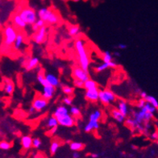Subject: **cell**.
Wrapping results in <instances>:
<instances>
[{"label": "cell", "mask_w": 158, "mask_h": 158, "mask_svg": "<svg viewBox=\"0 0 158 158\" xmlns=\"http://www.w3.org/2000/svg\"><path fill=\"white\" fill-rule=\"evenodd\" d=\"M53 116L57 119L60 126L64 127H72L74 126V118L69 114V108L65 105L57 106L53 112Z\"/></svg>", "instance_id": "cell-1"}, {"label": "cell", "mask_w": 158, "mask_h": 158, "mask_svg": "<svg viewBox=\"0 0 158 158\" xmlns=\"http://www.w3.org/2000/svg\"><path fill=\"white\" fill-rule=\"evenodd\" d=\"M75 49H76V52L78 56V61L80 64V67L82 68L84 70L88 71V69L89 67V57L88 55L87 50L85 48V42L82 39L76 40L75 41Z\"/></svg>", "instance_id": "cell-2"}, {"label": "cell", "mask_w": 158, "mask_h": 158, "mask_svg": "<svg viewBox=\"0 0 158 158\" xmlns=\"http://www.w3.org/2000/svg\"><path fill=\"white\" fill-rule=\"evenodd\" d=\"M38 19H40L44 21L45 24L54 25L60 21V16L58 14L52 9L48 7H42L39 9L37 11Z\"/></svg>", "instance_id": "cell-3"}, {"label": "cell", "mask_w": 158, "mask_h": 158, "mask_svg": "<svg viewBox=\"0 0 158 158\" xmlns=\"http://www.w3.org/2000/svg\"><path fill=\"white\" fill-rule=\"evenodd\" d=\"M19 16L23 19L27 25H33L35 22L37 20V12L33 8L26 6L21 9L19 13Z\"/></svg>", "instance_id": "cell-4"}, {"label": "cell", "mask_w": 158, "mask_h": 158, "mask_svg": "<svg viewBox=\"0 0 158 158\" xmlns=\"http://www.w3.org/2000/svg\"><path fill=\"white\" fill-rule=\"evenodd\" d=\"M18 31L16 28L14 27L12 25H7L3 30V43L6 47H10L13 45L17 36Z\"/></svg>", "instance_id": "cell-5"}, {"label": "cell", "mask_w": 158, "mask_h": 158, "mask_svg": "<svg viewBox=\"0 0 158 158\" xmlns=\"http://www.w3.org/2000/svg\"><path fill=\"white\" fill-rule=\"evenodd\" d=\"M98 100L105 106H109L116 100V96L110 89H99Z\"/></svg>", "instance_id": "cell-6"}, {"label": "cell", "mask_w": 158, "mask_h": 158, "mask_svg": "<svg viewBox=\"0 0 158 158\" xmlns=\"http://www.w3.org/2000/svg\"><path fill=\"white\" fill-rule=\"evenodd\" d=\"M154 116V114L148 112L144 107L139 109V111H135L133 113V118L138 124H142L143 123H148Z\"/></svg>", "instance_id": "cell-7"}, {"label": "cell", "mask_w": 158, "mask_h": 158, "mask_svg": "<svg viewBox=\"0 0 158 158\" xmlns=\"http://www.w3.org/2000/svg\"><path fill=\"white\" fill-rule=\"evenodd\" d=\"M47 35H48V27L44 25L39 30L35 31V33L32 35V40L36 44H41L45 42Z\"/></svg>", "instance_id": "cell-8"}, {"label": "cell", "mask_w": 158, "mask_h": 158, "mask_svg": "<svg viewBox=\"0 0 158 158\" xmlns=\"http://www.w3.org/2000/svg\"><path fill=\"white\" fill-rule=\"evenodd\" d=\"M72 75L74 77V79H78L80 81H86L88 79H89V75L88 73V71L84 70L80 66H75L73 67V70H72Z\"/></svg>", "instance_id": "cell-9"}, {"label": "cell", "mask_w": 158, "mask_h": 158, "mask_svg": "<svg viewBox=\"0 0 158 158\" xmlns=\"http://www.w3.org/2000/svg\"><path fill=\"white\" fill-rule=\"evenodd\" d=\"M48 105V100H46L42 96H39L34 98L33 102L31 103V106L36 110V111H42L44 109L47 108Z\"/></svg>", "instance_id": "cell-10"}, {"label": "cell", "mask_w": 158, "mask_h": 158, "mask_svg": "<svg viewBox=\"0 0 158 158\" xmlns=\"http://www.w3.org/2000/svg\"><path fill=\"white\" fill-rule=\"evenodd\" d=\"M55 92H56V88L51 85L43 86V90H42L41 96L46 100L52 99V97L54 96Z\"/></svg>", "instance_id": "cell-11"}, {"label": "cell", "mask_w": 158, "mask_h": 158, "mask_svg": "<svg viewBox=\"0 0 158 158\" xmlns=\"http://www.w3.org/2000/svg\"><path fill=\"white\" fill-rule=\"evenodd\" d=\"M45 78L48 81V85H51L54 86L55 88L58 87L60 85V79L58 77H56V75L52 74V73H45Z\"/></svg>", "instance_id": "cell-12"}, {"label": "cell", "mask_w": 158, "mask_h": 158, "mask_svg": "<svg viewBox=\"0 0 158 158\" xmlns=\"http://www.w3.org/2000/svg\"><path fill=\"white\" fill-rule=\"evenodd\" d=\"M98 91H99V89L86 90L85 94V98L89 102H97L98 101Z\"/></svg>", "instance_id": "cell-13"}, {"label": "cell", "mask_w": 158, "mask_h": 158, "mask_svg": "<svg viewBox=\"0 0 158 158\" xmlns=\"http://www.w3.org/2000/svg\"><path fill=\"white\" fill-rule=\"evenodd\" d=\"M117 110L120 111L121 114H123L124 117H127L129 113L128 105L124 100H118L117 102Z\"/></svg>", "instance_id": "cell-14"}, {"label": "cell", "mask_w": 158, "mask_h": 158, "mask_svg": "<svg viewBox=\"0 0 158 158\" xmlns=\"http://www.w3.org/2000/svg\"><path fill=\"white\" fill-rule=\"evenodd\" d=\"M99 128V121L93 120V119H89L87 124L84 127V131L85 132H91L94 130H98Z\"/></svg>", "instance_id": "cell-15"}, {"label": "cell", "mask_w": 158, "mask_h": 158, "mask_svg": "<svg viewBox=\"0 0 158 158\" xmlns=\"http://www.w3.org/2000/svg\"><path fill=\"white\" fill-rule=\"evenodd\" d=\"M12 23L15 27L18 29H24L25 27H27V24L25 23L24 21L21 19L19 14H15L12 18Z\"/></svg>", "instance_id": "cell-16"}, {"label": "cell", "mask_w": 158, "mask_h": 158, "mask_svg": "<svg viewBox=\"0 0 158 158\" xmlns=\"http://www.w3.org/2000/svg\"><path fill=\"white\" fill-rule=\"evenodd\" d=\"M24 44V35L21 32H18L15 40L13 44V48L15 50H20Z\"/></svg>", "instance_id": "cell-17"}, {"label": "cell", "mask_w": 158, "mask_h": 158, "mask_svg": "<svg viewBox=\"0 0 158 158\" xmlns=\"http://www.w3.org/2000/svg\"><path fill=\"white\" fill-rule=\"evenodd\" d=\"M21 145L24 150H28L32 147V138L28 135H23L21 138Z\"/></svg>", "instance_id": "cell-18"}, {"label": "cell", "mask_w": 158, "mask_h": 158, "mask_svg": "<svg viewBox=\"0 0 158 158\" xmlns=\"http://www.w3.org/2000/svg\"><path fill=\"white\" fill-rule=\"evenodd\" d=\"M110 115H111V117H112L116 122H118V123H124L126 117L123 116V114H121L120 111H118L117 109L113 108L112 110H110Z\"/></svg>", "instance_id": "cell-19"}, {"label": "cell", "mask_w": 158, "mask_h": 158, "mask_svg": "<svg viewBox=\"0 0 158 158\" xmlns=\"http://www.w3.org/2000/svg\"><path fill=\"white\" fill-rule=\"evenodd\" d=\"M40 63V60L38 57L36 56H34V57H31L28 61L27 62L26 65H25V68H26V70L30 71L32 70V69H35L36 67H38Z\"/></svg>", "instance_id": "cell-20"}, {"label": "cell", "mask_w": 158, "mask_h": 158, "mask_svg": "<svg viewBox=\"0 0 158 158\" xmlns=\"http://www.w3.org/2000/svg\"><path fill=\"white\" fill-rule=\"evenodd\" d=\"M68 32H69V35L72 37H75V36H77L79 34L81 33V29H80V27L78 25H70L68 28Z\"/></svg>", "instance_id": "cell-21"}, {"label": "cell", "mask_w": 158, "mask_h": 158, "mask_svg": "<svg viewBox=\"0 0 158 158\" xmlns=\"http://www.w3.org/2000/svg\"><path fill=\"white\" fill-rule=\"evenodd\" d=\"M84 148H85V145H84V143H81V142L73 141L70 142V143H69V148H70V150H72L73 152H74V151L80 152V151H81Z\"/></svg>", "instance_id": "cell-22"}, {"label": "cell", "mask_w": 158, "mask_h": 158, "mask_svg": "<svg viewBox=\"0 0 158 158\" xmlns=\"http://www.w3.org/2000/svg\"><path fill=\"white\" fill-rule=\"evenodd\" d=\"M84 88L85 90H93V89H98L97 83L92 79H88L87 81L84 82Z\"/></svg>", "instance_id": "cell-23"}, {"label": "cell", "mask_w": 158, "mask_h": 158, "mask_svg": "<svg viewBox=\"0 0 158 158\" xmlns=\"http://www.w3.org/2000/svg\"><path fill=\"white\" fill-rule=\"evenodd\" d=\"M46 126H47L48 128H52V127H58V121H57V119H56L53 115H52V116H50L48 117L47 121H46Z\"/></svg>", "instance_id": "cell-24"}, {"label": "cell", "mask_w": 158, "mask_h": 158, "mask_svg": "<svg viewBox=\"0 0 158 158\" xmlns=\"http://www.w3.org/2000/svg\"><path fill=\"white\" fill-rule=\"evenodd\" d=\"M3 89H4V92L6 94H8V95L12 94L13 92H14V89H15L14 84L11 81H6V83L4 84V86H3Z\"/></svg>", "instance_id": "cell-25"}, {"label": "cell", "mask_w": 158, "mask_h": 158, "mask_svg": "<svg viewBox=\"0 0 158 158\" xmlns=\"http://www.w3.org/2000/svg\"><path fill=\"white\" fill-rule=\"evenodd\" d=\"M36 79H37V81L39 82L42 86H45V85H48V83L47 80L45 78V73L42 71H39L37 73V77H36Z\"/></svg>", "instance_id": "cell-26"}, {"label": "cell", "mask_w": 158, "mask_h": 158, "mask_svg": "<svg viewBox=\"0 0 158 158\" xmlns=\"http://www.w3.org/2000/svg\"><path fill=\"white\" fill-rule=\"evenodd\" d=\"M102 116V112L100 110H95L93 112L90 113L89 116V119H93V120L99 121Z\"/></svg>", "instance_id": "cell-27"}, {"label": "cell", "mask_w": 158, "mask_h": 158, "mask_svg": "<svg viewBox=\"0 0 158 158\" xmlns=\"http://www.w3.org/2000/svg\"><path fill=\"white\" fill-rule=\"evenodd\" d=\"M60 143L57 140H54V141H52L50 144V148H49V151H50V154L51 155H55L56 153V152L58 151L59 148H60Z\"/></svg>", "instance_id": "cell-28"}, {"label": "cell", "mask_w": 158, "mask_h": 158, "mask_svg": "<svg viewBox=\"0 0 158 158\" xmlns=\"http://www.w3.org/2000/svg\"><path fill=\"white\" fill-rule=\"evenodd\" d=\"M125 125L127 126L128 127H130L132 130H135V127H137L138 123L135 121L133 118H125Z\"/></svg>", "instance_id": "cell-29"}, {"label": "cell", "mask_w": 158, "mask_h": 158, "mask_svg": "<svg viewBox=\"0 0 158 158\" xmlns=\"http://www.w3.org/2000/svg\"><path fill=\"white\" fill-rule=\"evenodd\" d=\"M144 100H145L146 102H148V103H150L152 106H153L157 110L158 109V101L156 100V98H155V97H153V96L152 95H147L146 96V98H144Z\"/></svg>", "instance_id": "cell-30"}, {"label": "cell", "mask_w": 158, "mask_h": 158, "mask_svg": "<svg viewBox=\"0 0 158 158\" xmlns=\"http://www.w3.org/2000/svg\"><path fill=\"white\" fill-rule=\"evenodd\" d=\"M102 60H103V62H106V63L112 61L113 55L110 53V51L106 50V51H104V52H102Z\"/></svg>", "instance_id": "cell-31"}, {"label": "cell", "mask_w": 158, "mask_h": 158, "mask_svg": "<svg viewBox=\"0 0 158 158\" xmlns=\"http://www.w3.org/2000/svg\"><path fill=\"white\" fill-rule=\"evenodd\" d=\"M69 114L73 117H79L81 115V110L75 106H71L69 109Z\"/></svg>", "instance_id": "cell-32"}, {"label": "cell", "mask_w": 158, "mask_h": 158, "mask_svg": "<svg viewBox=\"0 0 158 158\" xmlns=\"http://www.w3.org/2000/svg\"><path fill=\"white\" fill-rule=\"evenodd\" d=\"M108 68H110V64L106 62H102V64H98V66L95 68L96 73H101L102 71H105L106 69H107Z\"/></svg>", "instance_id": "cell-33"}, {"label": "cell", "mask_w": 158, "mask_h": 158, "mask_svg": "<svg viewBox=\"0 0 158 158\" xmlns=\"http://www.w3.org/2000/svg\"><path fill=\"white\" fill-rule=\"evenodd\" d=\"M44 25H45V23H44V21L40 19H37V20L35 21V23H34L33 25H31V26H32V31H36L37 30H39L40 27L44 26Z\"/></svg>", "instance_id": "cell-34"}, {"label": "cell", "mask_w": 158, "mask_h": 158, "mask_svg": "<svg viewBox=\"0 0 158 158\" xmlns=\"http://www.w3.org/2000/svg\"><path fill=\"white\" fill-rule=\"evenodd\" d=\"M62 91L64 94H66V96H71L73 94L74 88L68 85H64L62 86Z\"/></svg>", "instance_id": "cell-35"}, {"label": "cell", "mask_w": 158, "mask_h": 158, "mask_svg": "<svg viewBox=\"0 0 158 158\" xmlns=\"http://www.w3.org/2000/svg\"><path fill=\"white\" fill-rule=\"evenodd\" d=\"M11 148V143L6 140H1L0 141V150L3 151H7Z\"/></svg>", "instance_id": "cell-36"}, {"label": "cell", "mask_w": 158, "mask_h": 158, "mask_svg": "<svg viewBox=\"0 0 158 158\" xmlns=\"http://www.w3.org/2000/svg\"><path fill=\"white\" fill-rule=\"evenodd\" d=\"M73 99L71 96H66V97L63 98V103H64V105H65L66 106H72V105H73Z\"/></svg>", "instance_id": "cell-37"}, {"label": "cell", "mask_w": 158, "mask_h": 158, "mask_svg": "<svg viewBox=\"0 0 158 158\" xmlns=\"http://www.w3.org/2000/svg\"><path fill=\"white\" fill-rule=\"evenodd\" d=\"M42 144V140L40 138L36 137L32 139V147L35 148H40V146Z\"/></svg>", "instance_id": "cell-38"}, {"label": "cell", "mask_w": 158, "mask_h": 158, "mask_svg": "<svg viewBox=\"0 0 158 158\" xmlns=\"http://www.w3.org/2000/svg\"><path fill=\"white\" fill-rule=\"evenodd\" d=\"M143 107H144V108H145L146 110H148V112L152 113V114H154V113H155L156 111V109L155 108V107H154L153 106H152L151 104L148 103V102H146L145 105H144V106H143Z\"/></svg>", "instance_id": "cell-39"}, {"label": "cell", "mask_w": 158, "mask_h": 158, "mask_svg": "<svg viewBox=\"0 0 158 158\" xmlns=\"http://www.w3.org/2000/svg\"><path fill=\"white\" fill-rule=\"evenodd\" d=\"M73 85H74L75 87L81 89V88H84V82L78 80V79H74L73 80Z\"/></svg>", "instance_id": "cell-40"}, {"label": "cell", "mask_w": 158, "mask_h": 158, "mask_svg": "<svg viewBox=\"0 0 158 158\" xmlns=\"http://www.w3.org/2000/svg\"><path fill=\"white\" fill-rule=\"evenodd\" d=\"M145 103H146L145 100L143 99V98H140L137 102V107L139 109L143 108V106H144V105H145Z\"/></svg>", "instance_id": "cell-41"}, {"label": "cell", "mask_w": 158, "mask_h": 158, "mask_svg": "<svg viewBox=\"0 0 158 158\" xmlns=\"http://www.w3.org/2000/svg\"><path fill=\"white\" fill-rule=\"evenodd\" d=\"M150 138L153 140H158V131H154L153 133L150 135Z\"/></svg>", "instance_id": "cell-42"}, {"label": "cell", "mask_w": 158, "mask_h": 158, "mask_svg": "<svg viewBox=\"0 0 158 158\" xmlns=\"http://www.w3.org/2000/svg\"><path fill=\"white\" fill-rule=\"evenodd\" d=\"M72 157L73 158H81V153L80 152H77V151H74L72 153Z\"/></svg>", "instance_id": "cell-43"}, {"label": "cell", "mask_w": 158, "mask_h": 158, "mask_svg": "<svg viewBox=\"0 0 158 158\" xmlns=\"http://www.w3.org/2000/svg\"><path fill=\"white\" fill-rule=\"evenodd\" d=\"M117 48H119V49H126L127 48V45L126 44H123V43H119L117 45Z\"/></svg>", "instance_id": "cell-44"}, {"label": "cell", "mask_w": 158, "mask_h": 158, "mask_svg": "<svg viewBox=\"0 0 158 158\" xmlns=\"http://www.w3.org/2000/svg\"><path fill=\"white\" fill-rule=\"evenodd\" d=\"M57 127H52V128H50V131H49V134L51 135H53L56 133V131H57Z\"/></svg>", "instance_id": "cell-45"}, {"label": "cell", "mask_w": 158, "mask_h": 158, "mask_svg": "<svg viewBox=\"0 0 158 158\" xmlns=\"http://www.w3.org/2000/svg\"><path fill=\"white\" fill-rule=\"evenodd\" d=\"M35 112H36V110L34 108L33 106H30L29 109H28V114H34Z\"/></svg>", "instance_id": "cell-46"}, {"label": "cell", "mask_w": 158, "mask_h": 158, "mask_svg": "<svg viewBox=\"0 0 158 158\" xmlns=\"http://www.w3.org/2000/svg\"><path fill=\"white\" fill-rule=\"evenodd\" d=\"M139 96H140V98H143V99L146 98V96L148 95V94H147V93H146L145 91H141V90L139 91Z\"/></svg>", "instance_id": "cell-47"}, {"label": "cell", "mask_w": 158, "mask_h": 158, "mask_svg": "<svg viewBox=\"0 0 158 158\" xmlns=\"http://www.w3.org/2000/svg\"><path fill=\"white\" fill-rule=\"evenodd\" d=\"M90 156L92 158H99L101 156V154L98 153V152H93V153L90 154Z\"/></svg>", "instance_id": "cell-48"}, {"label": "cell", "mask_w": 158, "mask_h": 158, "mask_svg": "<svg viewBox=\"0 0 158 158\" xmlns=\"http://www.w3.org/2000/svg\"><path fill=\"white\" fill-rule=\"evenodd\" d=\"M114 55L115 56H120V53H119V52H114Z\"/></svg>", "instance_id": "cell-49"}, {"label": "cell", "mask_w": 158, "mask_h": 158, "mask_svg": "<svg viewBox=\"0 0 158 158\" xmlns=\"http://www.w3.org/2000/svg\"><path fill=\"white\" fill-rule=\"evenodd\" d=\"M72 1H73V2H80V1H81V0H72Z\"/></svg>", "instance_id": "cell-50"}, {"label": "cell", "mask_w": 158, "mask_h": 158, "mask_svg": "<svg viewBox=\"0 0 158 158\" xmlns=\"http://www.w3.org/2000/svg\"><path fill=\"white\" fill-rule=\"evenodd\" d=\"M34 158H41L40 156H34Z\"/></svg>", "instance_id": "cell-51"}, {"label": "cell", "mask_w": 158, "mask_h": 158, "mask_svg": "<svg viewBox=\"0 0 158 158\" xmlns=\"http://www.w3.org/2000/svg\"><path fill=\"white\" fill-rule=\"evenodd\" d=\"M102 158H110V157H109V156H104V157Z\"/></svg>", "instance_id": "cell-52"}, {"label": "cell", "mask_w": 158, "mask_h": 158, "mask_svg": "<svg viewBox=\"0 0 158 158\" xmlns=\"http://www.w3.org/2000/svg\"><path fill=\"white\" fill-rule=\"evenodd\" d=\"M61 1H64V2H67L68 0H61Z\"/></svg>", "instance_id": "cell-53"}, {"label": "cell", "mask_w": 158, "mask_h": 158, "mask_svg": "<svg viewBox=\"0 0 158 158\" xmlns=\"http://www.w3.org/2000/svg\"><path fill=\"white\" fill-rule=\"evenodd\" d=\"M156 143H157V145H158V140H156Z\"/></svg>", "instance_id": "cell-54"}]
</instances>
